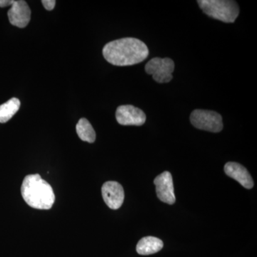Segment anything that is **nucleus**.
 Returning a JSON list of instances; mask_svg holds the SVG:
<instances>
[{
	"mask_svg": "<svg viewBox=\"0 0 257 257\" xmlns=\"http://www.w3.org/2000/svg\"><path fill=\"white\" fill-rule=\"evenodd\" d=\"M104 59L115 66L124 67L146 60L149 50L146 44L138 39L126 37L109 42L102 50Z\"/></svg>",
	"mask_w": 257,
	"mask_h": 257,
	"instance_id": "f257e3e1",
	"label": "nucleus"
},
{
	"mask_svg": "<svg viewBox=\"0 0 257 257\" xmlns=\"http://www.w3.org/2000/svg\"><path fill=\"white\" fill-rule=\"evenodd\" d=\"M21 193L25 202L35 209H50L55 203L53 189L38 174L25 177Z\"/></svg>",
	"mask_w": 257,
	"mask_h": 257,
	"instance_id": "f03ea898",
	"label": "nucleus"
},
{
	"mask_svg": "<svg viewBox=\"0 0 257 257\" xmlns=\"http://www.w3.org/2000/svg\"><path fill=\"white\" fill-rule=\"evenodd\" d=\"M198 5L208 16L226 23H234L239 14V5L231 0H199Z\"/></svg>",
	"mask_w": 257,
	"mask_h": 257,
	"instance_id": "7ed1b4c3",
	"label": "nucleus"
},
{
	"mask_svg": "<svg viewBox=\"0 0 257 257\" xmlns=\"http://www.w3.org/2000/svg\"><path fill=\"white\" fill-rule=\"evenodd\" d=\"M190 121L194 127L217 133L223 128L222 117L214 111L195 109L190 115Z\"/></svg>",
	"mask_w": 257,
	"mask_h": 257,
	"instance_id": "20e7f679",
	"label": "nucleus"
},
{
	"mask_svg": "<svg viewBox=\"0 0 257 257\" xmlns=\"http://www.w3.org/2000/svg\"><path fill=\"white\" fill-rule=\"evenodd\" d=\"M175 62L170 58L155 57L147 62L145 71L151 74L158 83L170 82L173 78L172 73L175 71Z\"/></svg>",
	"mask_w": 257,
	"mask_h": 257,
	"instance_id": "39448f33",
	"label": "nucleus"
},
{
	"mask_svg": "<svg viewBox=\"0 0 257 257\" xmlns=\"http://www.w3.org/2000/svg\"><path fill=\"white\" fill-rule=\"evenodd\" d=\"M116 119L124 126H142L146 121V114L140 108L133 105H121L116 109Z\"/></svg>",
	"mask_w": 257,
	"mask_h": 257,
	"instance_id": "423d86ee",
	"label": "nucleus"
},
{
	"mask_svg": "<svg viewBox=\"0 0 257 257\" xmlns=\"http://www.w3.org/2000/svg\"><path fill=\"white\" fill-rule=\"evenodd\" d=\"M154 183L156 186L157 197L162 202L166 204H175L176 197L175 189H174L173 179L172 174L170 172H164L163 173L157 176L154 180Z\"/></svg>",
	"mask_w": 257,
	"mask_h": 257,
	"instance_id": "0eeeda50",
	"label": "nucleus"
},
{
	"mask_svg": "<svg viewBox=\"0 0 257 257\" xmlns=\"http://www.w3.org/2000/svg\"><path fill=\"white\" fill-rule=\"evenodd\" d=\"M103 199L111 209H118L124 200V192L122 186L114 181H109L101 187Z\"/></svg>",
	"mask_w": 257,
	"mask_h": 257,
	"instance_id": "6e6552de",
	"label": "nucleus"
},
{
	"mask_svg": "<svg viewBox=\"0 0 257 257\" xmlns=\"http://www.w3.org/2000/svg\"><path fill=\"white\" fill-rule=\"evenodd\" d=\"M10 23L19 28L28 26L31 19V10L27 2L24 0L15 1L8 13Z\"/></svg>",
	"mask_w": 257,
	"mask_h": 257,
	"instance_id": "1a4fd4ad",
	"label": "nucleus"
},
{
	"mask_svg": "<svg viewBox=\"0 0 257 257\" xmlns=\"http://www.w3.org/2000/svg\"><path fill=\"white\" fill-rule=\"evenodd\" d=\"M224 172L231 178L237 181L244 188L250 189L253 187L252 177L247 170L237 162H227L224 166Z\"/></svg>",
	"mask_w": 257,
	"mask_h": 257,
	"instance_id": "9d476101",
	"label": "nucleus"
},
{
	"mask_svg": "<svg viewBox=\"0 0 257 257\" xmlns=\"http://www.w3.org/2000/svg\"><path fill=\"white\" fill-rule=\"evenodd\" d=\"M164 246L162 240L155 236H145L137 245V252L140 255H150L159 252Z\"/></svg>",
	"mask_w": 257,
	"mask_h": 257,
	"instance_id": "9b49d317",
	"label": "nucleus"
},
{
	"mask_svg": "<svg viewBox=\"0 0 257 257\" xmlns=\"http://www.w3.org/2000/svg\"><path fill=\"white\" fill-rule=\"evenodd\" d=\"M76 131L79 138L84 142L89 143H94L96 140V133L92 124L85 118H82L79 120Z\"/></svg>",
	"mask_w": 257,
	"mask_h": 257,
	"instance_id": "f8f14e48",
	"label": "nucleus"
},
{
	"mask_svg": "<svg viewBox=\"0 0 257 257\" xmlns=\"http://www.w3.org/2000/svg\"><path fill=\"white\" fill-rule=\"evenodd\" d=\"M20 101L18 98H12L0 105V123H6L12 119L20 108Z\"/></svg>",
	"mask_w": 257,
	"mask_h": 257,
	"instance_id": "ddd939ff",
	"label": "nucleus"
},
{
	"mask_svg": "<svg viewBox=\"0 0 257 257\" xmlns=\"http://www.w3.org/2000/svg\"><path fill=\"white\" fill-rule=\"evenodd\" d=\"M42 5L45 7V9L51 11V10H54L56 5L55 0H42Z\"/></svg>",
	"mask_w": 257,
	"mask_h": 257,
	"instance_id": "4468645a",
	"label": "nucleus"
},
{
	"mask_svg": "<svg viewBox=\"0 0 257 257\" xmlns=\"http://www.w3.org/2000/svg\"><path fill=\"white\" fill-rule=\"evenodd\" d=\"M14 3V0H0V7L3 8L8 6H13Z\"/></svg>",
	"mask_w": 257,
	"mask_h": 257,
	"instance_id": "2eb2a0df",
	"label": "nucleus"
}]
</instances>
